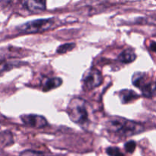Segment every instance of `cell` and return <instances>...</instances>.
<instances>
[{"label": "cell", "instance_id": "obj_3", "mask_svg": "<svg viewBox=\"0 0 156 156\" xmlns=\"http://www.w3.org/2000/svg\"><path fill=\"white\" fill-rule=\"evenodd\" d=\"M53 24V19H37L27 21L17 27L18 30L24 34H34L44 32L50 29Z\"/></svg>", "mask_w": 156, "mask_h": 156}, {"label": "cell", "instance_id": "obj_12", "mask_svg": "<svg viewBox=\"0 0 156 156\" xmlns=\"http://www.w3.org/2000/svg\"><path fill=\"white\" fill-rule=\"evenodd\" d=\"M107 154L109 156H125L124 154L117 147H109L106 150Z\"/></svg>", "mask_w": 156, "mask_h": 156}, {"label": "cell", "instance_id": "obj_2", "mask_svg": "<svg viewBox=\"0 0 156 156\" xmlns=\"http://www.w3.org/2000/svg\"><path fill=\"white\" fill-rule=\"evenodd\" d=\"M67 114L74 123L83 126L89 121L88 105L84 99L74 98L69 103Z\"/></svg>", "mask_w": 156, "mask_h": 156}, {"label": "cell", "instance_id": "obj_1", "mask_svg": "<svg viewBox=\"0 0 156 156\" xmlns=\"http://www.w3.org/2000/svg\"><path fill=\"white\" fill-rule=\"evenodd\" d=\"M106 128L110 133L128 137L145 130L143 124L120 117H112L106 122Z\"/></svg>", "mask_w": 156, "mask_h": 156}, {"label": "cell", "instance_id": "obj_15", "mask_svg": "<svg viewBox=\"0 0 156 156\" xmlns=\"http://www.w3.org/2000/svg\"><path fill=\"white\" fill-rule=\"evenodd\" d=\"M150 49L156 53V42H152L150 44Z\"/></svg>", "mask_w": 156, "mask_h": 156}, {"label": "cell", "instance_id": "obj_5", "mask_svg": "<svg viewBox=\"0 0 156 156\" xmlns=\"http://www.w3.org/2000/svg\"><path fill=\"white\" fill-rule=\"evenodd\" d=\"M103 82V77L100 72L96 69H90L84 74L82 82L85 89L91 90L99 86Z\"/></svg>", "mask_w": 156, "mask_h": 156}, {"label": "cell", "instance_id": "obj_9", "mask_svg": "<svg viewBox=\"0 0 156 156\" xmlns=\"http://www.w3.org/2000/svg\"><path fill=\"white\" fill-rule=\"evenodd\" d=\"M62 83V79L59 78H50L44 82V85H43V90L44 91H49L60 86Z\"/></svg>", "mask_w": 156, "mask_h": 156}, {"label": "cell", "instance_id": "obj_13", "mask_svg": "<svg viewBox=\"0 0 156 156\" xmlns=\"http://www.w3.org/2000/svg\"><path fill=\"white\" fill-rule=\"evenodd\" d=\"M136 143L134 141H129L125 143L124 145L125 149L129 153H133L134 152V150L136 149Z\"/></svg>", "mask_w": 156, "mask_h": 156}, {"label": "cell", "instance_id": "obj_11", "mask_svg": "<svg viewBox=\"0 0 156 156\" xmlns=\"http://www.w3.org/2000/svg\"><path fill=\"white\" fill-rule=\"evenodd\" d=\"M75 47H76V44L74 43H68V44H62V45L59 46L58 47L56 52L58 53H65L66 52H69V50H73Z\"/></svg>", "mask_w": 156, "mask_h": 156}, {"label": "cell", "instance_id": "obj_7", "mask_svg": "<svg viewBox=\"0 0 156 156\" xmlns=\"http://www.w3.org/2000/svg\"><path fill=\"white\" fill-rule=\"evenodd\" d=\"M23 6L27 11L33 13H39L46 9V2L44 1H25L23 2Z\"/></svg>", "mask_w": 156, "mask_h": 156}, {"label": "cell", "instance_id": "obj_6", "mask_svg": "<svg viewBox=\"0 0 156 156\" xmlns=\"http://www.w3.org/2000/svg\"><path fill=\"white\" fill-rule=\"evenodd\" d=\"M21 119L26 126L31 128L41 129L45 127L48 124L45 117L37 114H24L21 116Z\"/></svg>", "mask_w": 156, "mask_h": 156}, {"label": "cell", "instance_id": "obj_8", "mask_svg": "<svg viewBox=\"0 0 156 156\" xmlns=\"http://www.w3.org/2000/svg\"><path fill=\"white\" fill-rule=\"evenodd\" d=\"M136 59V55L132 49H126L118 56L119 61L123 63H130Z\"/></svg>", "mask_w": 156, "mask_h": 156}, {"label": "cell", "instance_id": "obj_4", "mask_svg": "<svg viewBox=\"0 0 156 156\" xmlns=\"http://www.w3.org/2000/svg\"><path fill=\"white\" fill-rule=\"evenodd\" d=\"M133 83L141 90L143 94L146 97H151L156 91V82L147 81L146 76L143 73H136L133 76Z\"/></svg>", "mask_w": 156, "mask_h": 156}, {"label": "cell", "instance_id": "obj_14", "mask_svg": "<svg viewBox=\"0 0 156 156\" xmlns=\"http://www.w3.org/2000/svg\"><path fill=\"white\" fill-rule=\"evenodd\" d=\"M20 156H44V154L39 152H35V151H24L20 155Z\"/></svg>", "mask_w": 156, "mask_h": 156}, {"label": "cell", "instance_id": "obj_10", "mask_svg": "<svg viewBox=\"0 0 156 156\" xmlns=\"http://www.w3.org/2000/svg\"><path fill=\"white\" fill-rule=\"evenodd\" d=\"M139 95L131 90H124L121 92V100L123 104L129 103L134 99L138 98Z\"/></svg>", "mask_w": 156, "mask_h": 156}]
</instances>
